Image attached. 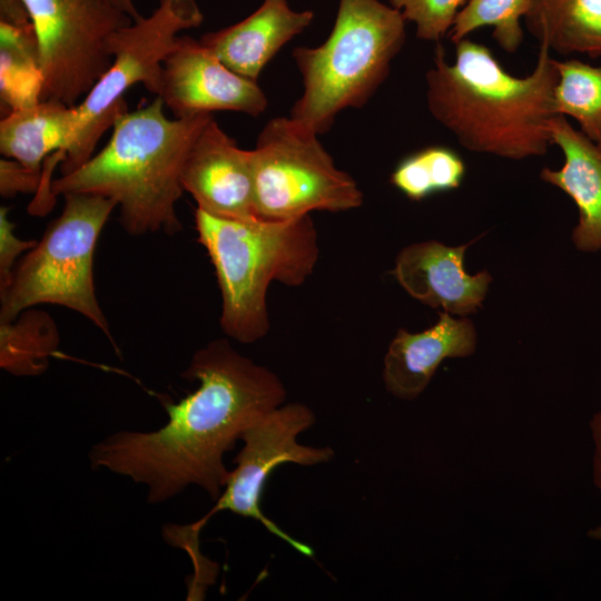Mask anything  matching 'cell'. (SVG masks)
Returning a JSON list of instances; mask_svg holds the SVG:
<instances>
[{
	"label": "cell",
	"mask_w": 601,
	"mask_h": 601,
	"mask_svg": "<svg viewBox=\"0 0 601 601\" xmlns=\"http://www.w3.org/2000/svg\"><path fill=\"white\" fill-rule=\"evenodd\" d=\"M198 387L165 403L168 422L156 431H119L92 445V469H106L145 485L149 503L165 502L196 485L216 501L229 471L224 455L258 417L286 400L283 381L242 355L227 339L199 348L181 373Z\"/></svg>",
	"instance_id": "6da1fadb"
},
{
	"label": "cell",
	"mask_w": 601,
	"mask_h": 601,
	"mask_svg": "<svg viewBox=\"0 0 601 601\" xmlns=\"http://www.w3.org/2000/svg\"><path fill=\"white\" fill-rule=\"evenodd\" d=\"M555 60L541 42L533 71L515 77L482 43H455L453 63L439 43L425 75L428 111L470 151L512 160L543 156L552 145Z\"/></svg>",
	"instance_id": "7a4b0ae2"
},
{
	"label": "cell",
	"mask_w": 601,
	"mask_h": 601,
	"mask_svg": "<svg viewBox=\"0 0 601 601\" xmlns=\"http://www.w3.org/2000/svg\"><path fill=\"white\" fill-rule=\"evenodd\" d=\"M159 96L120 111L107 145L73 171L51 183V194H93L112 199L131 235L181 230L176 204L184 193L186 158L213 114L169 119Z\"/></svg>",
	"instance_id": "3957f363"
},
{
	"label": "cell",
	"mask_w": 601,
	"mask_h": 601,
	"mask_svg": "<svg viewBox=\"0 0 601 601\" xmlns=\"http://www.w3.org/2000/svg\"><path fill=\"white\" fill-rule=\"evenodd\" d=\"M195 225L221 293L220 328L244 344L264 338L270 326L269 284L300 286L317 264L318 236L311 216L276 221L233 219L197 208Z\"/></svg>",
	"instance_id": "277c9868"
},
{
	"label": "cell",
	"mask_w": 601,
	"mask_h": 601,
	"mask_svg": "<svg viewBox=\"0 0 601 601\" xmlns=\"http://www.w3.org/2000/svg\"><path fill=\"white\" fill-rule=\"evenodd\" d=\"M405 22L400 10L378 0H339L328 38L292 52L303 93L289 116L322 135L342 110L366 105L405 43Z\"/></svg>",
	"instance_id": "5b68a950"
},
{
	"label": "cell",
	"mask_w": 601,
	"mask_h": 601,
	"mask_svg": "<svg viewBox=\"0 0 601 601\" xmlns=\"http://www.w3.org/2000/svg\"><path fill=\"white\" fill-rule=\"evenodd\" d=\"M62 213L14 266L0 293V323L16 319L38 304L78 312L111 339L96 296L93 254L98 237L117 204L93 194L65 195Z\"/></svg>",
	"instance_id": "8992f818"
},
{
	"label": "cell",
	"mask_w": 601,
	"mask_h": 601,
	"mask_svg": "<svg viewBox=\"0 0 601 601\" xmlns=\"http://www.w3.org/2000/svg\"><path fill=\"white\" fill-rule=\"evenodd\" d=\"M318 136L290 116L272 118L263 127L250 150L257 218L287 220L363 204L356 180L336 167Z\"/></svg>",
	"instance_id": "52a82bcc"
},
{
	"label": "cell",
	"mask_w": 601,
	"mask_h": 601,
	"mask_svg": "<svg viewBox=\"0 0 601 601\" xmlns=\"http://www.w3.org/2000/svg\"><path fill=\"white\" fill-rule=\"evenodd\" d=\"M203 21L196 0H158L149 16H141L110 37L111 63L76 106V136L60 164L61 175L79 168L93 155L101 135L127 108L124 96L130 87L141 83L159 96L162 63L174 49L178 33L197 28Z\"/></svg>",
	"instance_id": "ba28073f"
},
{
	"label": "cell",
	"mask_w": 601,
	"mask_h": 601,
	"mask_svg": "<svg viewBox=\"0 0 601 601\" xmlns=\"http://www.w3.org/2000/svg\"><path fill=\"white\" fill-rule=\"evenodd\" d=\"M35 28L41 100L77 106L111 63L110 37L132 20L107 0H22Z\"/></svg>",
	"instance_id": "9c48e42d"
},
{
	"label": "cell",
	"mask_w": 601,
	"mask_h": 601,
	"mask_svg": "<svg viewBox=\"0 0 601 601\" xmlns=\"http://www.w3.org/2000/svg\"><path fill=\"white\" fill-rule=\"evenodd\" d=\"M316 422L313 410L299 402L284 403L253 422L242 434L243 447L234 459L226 485L215 505L201 519L185 526L189 540L209 519L221 511L258 521L268 532L302 555L313 558V549L283 531L260 509V499L270 473L285 463L313 466L332 461L329 446L305 445L297 441Z\"/></svg>",
	"instance_id": "30bf717a"
},
{
	"label": "cell",
	"mask_w": 601,
	"mask_h": 601,
	"mask_svg": "<svg viewBox=\"0 0 601 601\" xmlns=\"http://www.w3.org/2000/svg\"><path fill=\"white\" fill-rule=\"evenodd\" d=\"M159 97L175 118L215 111L257 117L268 105L257 81L230 70L200 40L179 36L162 63Z\"/></svg>",
	"instance_id": "8fae6325"
},
{
	"label": "cell",
	"mask_w": 601,
	"mask_h": 601,
	"mask_svg": "<svg viewBox=\"0 0 601 601\" xmlns=\"http://www.w3.org/2000/svg\"><path fill=\"white\" fill-rule=\"evenodd\" d=\"M181 186L197 208L233 219L257 218L250 150L238 147L211 118L196 138L183 168Z\"/></svg>",
	"instance_id": "7c38bea8"
},
{
	"label": "cell",
	"mask_w": 601,
	"mask_h": 601,
	"mask_svg": "<svg viewBox=\"0 0 601 601\" xmlns=\"http://www.w3.org/2000/svg\"><path fill=\"white\" fill-rule=\"evenodd\" d=\"M447 246L437 240L408 245L396 256L393 276L414 299L457 316L475 313L492 282L490 273L475 275L464 268V255L472 244Z\"/></svg>",
	"instance_id": "4fadbf2b"
},
{
	"label": "cell",
	"mask_w": 601,
	"mask_h": 601,
	"mask_svg": "<svg viewBox=\"0 0 601 601\" xmlns=\"http://www.w3.org/2000/svg\"><path fill=\"white\" fill-rule=\"evenodd\" d=\"M476 344L473 322L466 316L455 318L444 311L439 312L434 325L422 332L397 329L383 362L386 391L402 401L417 398L444 359L471 356Z\"/></svg>",
	"instance_id": "5bb4252c"
},
{
	"label": "cell",
	"mask_w": 601,
	"mask_h": 601,
	"mask_svg": "<svg viewBox=\"0 0 601 601\" xmlns=\"http://www.w3.org/2000/svg\"><path fill=\"white\" fill-rule=\"evenodd\" d=\"M313 19V11L293 10L286 0H264L247 18L199 40L230 70L257 81L265 66Z\"/></svg>",
	"instance_id": "9a60e30c"
},
{
	"label": "cell",
	"mask_w": 601,
	"mask_h": 601,
	"mask_svg": "<svg viewBox=\"0 0 601 601\" xmlns=\"http://www.w3.org/2000/svg\"><path fill=\"white\" fill-rule=\"evenodd\" d=\"M551 144L564 156L560 169L543 168L540 177L564 191L577 205L578 224L572 231L582 252L601 250V145L575 129L562 115L549 121Z\"/></svg>",
	"instance_id": "2e32d148"
},
{
	"label": "cell",
	"mask_w": 601,
	"mask_h": 601,
	"mask_svg": "<svg viewBox=\"0 0 601 601\" xmlns=\"http://www.w3.org/2000/svg\"><path fill=\"white\" fill-rule=\"evenodd\" d=\"M78 124L76 106L47 99L10 111L0 121V151L30 170L42 173V164L62 162L71 147Z\"/></svg>",
	"instance_id": "e0dca14e"
},
{
	"label": "cell",
	"mask_w": 601,
	"mask_h": 601,
	"mask_svg": "<svg viewBox=\"0 0 601 601\" xmlns=\"http://www.w3.org/2000/svg\"><path fill=\"white\" fill-rule=\"evenodd\" d=\"M524 21L551 51L601 57V0H529Z\"/></svg>",
	"instance_id": "ac0fdd59"
},
{
	"label": "cell",
	"mask_w": 601,
	"mask_h": 601,
	"mask_svg": "<svg viewBox=\"0 0 601 601\" xmlns=\"http://www.w3.org/2000/svg\"><path fill=\"white\" fill-rule=\"evenodd\" d=\"M42 75L30 17L0 20V96L12 110L41 100Z\"/></svg>",
	"instance_id": "d6986e66"
},
{
	"label": "cell",
	"mask_w": 601,
	"mask_h": 601,
	"mask_svg": "<svg viewBox=\"0 0 601 601\" xmlns=\"http://www.w3.org/2000/svg\"><path fill=\"white\" fill-rule=\"evenodd\" d=\"M0 366L16 376L42 374L59 345L51 317L26 309L16 319L0 323Z\"/></svg>",
	"instance_id": "ffe728a7"
},
{
	"label": "cell",
	"mask_w": 601,
	"mask_h": 601,
	"mask_svg": "<svg viewBox=\"0 0 601 601\" xmlns=\"http://www.w3.org/2000/svg\"><path fill=\"white\" fill-rule=\"evenodd\" d=\"M555 63L554 114L573 118L588 138L601 145V66L578 59Z\"/></svg>",
	"instance_id": "44dd1931"
},
{
	"label": "cell",
	"mask_w": 601,
	"mask_h": 601,
	"mask_svg": "<svg viewBox=\"0 0 601 601\" xmlns=\"http://www.w3.org/2000/svg\"><path fill=\"white\" fill-rule=\"evenodd\" d=\"M465 164L445 146H428L403 158L390 181L408 199L420 201L428 196L460 187Z\"/></svg>",
	"instance_id": "7402d4cb"
},
{
	"label": "cell",
	"mask_w": 601,
	"mask_h": 601,
	"mask_svg": "<svg viewBox=\"0 0 601 601\" xmlns=\"http://www.w3.org/2000/svg\"><path fill=\"white\" fill-rule=\"evenodd\" d=\"M528 8L529 0H467L449 32L450 40L455 45L476 29L490 26L500 48L513 53L523 42L521 19Z\"/></svg>",
	"instance_id": "603a6c76"
},
{
	"label": "cell",
	"mask_w": 601,
	"mask_h": 601,
	"mask_svg": "<svg viewBox=\"0 0 601 601\" xmlns=\"http://www.w3.org/2000/svg\"><path fill=\"white\" fill-rule=\"evenodd\" d=\"M465 0H388L406 21L414 23L415 35L424 41H440L450 32Z\"/></svg>",
	"instance_id": "cb8c5ba5"
},
{
	"label": "cell",
	"mask_w": 601,
	"mask_h": 601,
	"mask_svg": "<svg viewBox=\"0 0 601 601\" xmlns=\"http://www.w3.org/2000/svg\"><path fill=\"white\" fill-rule=\"evenodd\" d=\"M36 240H21L14 234V225L8 217V208L0 209V293L10 284L16 259L36 246Z\"/></svg>",
	"instance_id": "d4e9b609"
},
{
	"label": "cell",
	"mask_w": 601,
	"mask_h": 601,
	"mask_svg": "<svg viewBox=\"0 0 601 601\" xmlns=\"http://www.w3.org/2000/svg\"><path fill=\"white\" fill-rule=\"evenodd\" d=\"M42 181V173L30 170L16 160L1 158L0 193L3 197L13 196L17 193H38Z\"/></svg>",
	"instance_id": "484cf974"
},
{
	"label": "cell",
	"mask_w": 601,
	"mask_h": 601,
	"mask_svg": "<svg viewBox=\"0 0 601 601\" xmlns=\"http://www.w3.org/2000/svg\"><path fill=\"white\" fill-rule=\"evenodd\" d=\"M589 427L593 442L592 479L601 493V408L592 415Z\"/></svg>",
	"instance_id": "4316f807"
},
{
	"label": "cell",
	"mask_w": 601,
	"mask_h": 601,
	"mask_svg": "<svg viewBox=\"0 0 601 601\" xmlns=\"http://www.w3.org/2000/svg\"><path fill=\"white\" fill-rule=\"evenodd\" d=\"M114 7L126 13L131 20H137L141 16L139 14L134 0H107Z\"/></svg>",
	"instance_id": "83f0119b"
},
{
	"label": "cell",
	"mask_w": 601,
	"mask_h": 601,
	"mask_svg": "<svg viewBox=\"0 0 601 601\" xmlns=\"http://www.w3.org/2000/svg\"><path fill=\"white\" fill-rule=\"evenodd\" d=\"M587 535L592 540L601 542V525H597V526L590 529L588 531Z\"/></svg>",
	"instance_id": "f1b7e54d"
}]
</instances>
